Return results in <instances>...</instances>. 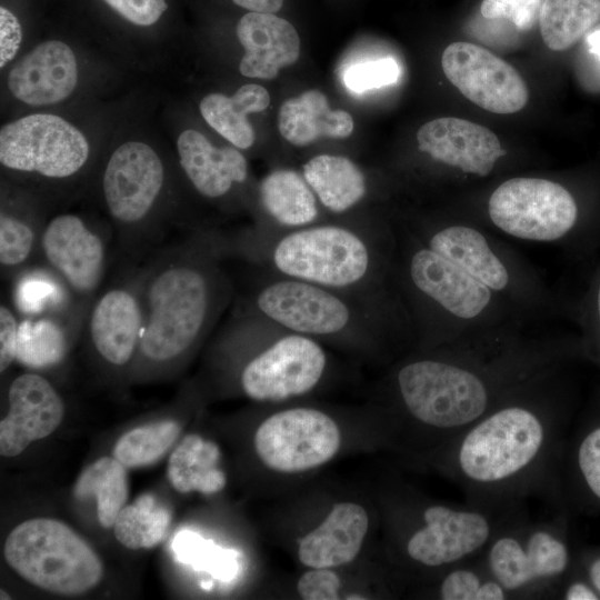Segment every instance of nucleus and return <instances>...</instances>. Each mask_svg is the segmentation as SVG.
Returning <instances> with one entry per match:
<instances>
[{
    "mask_svg": "<svg viewBox=\"0 0 600 600\" xmlns=\"http://www.w3.org/2000/svg\"><path fill=\"white\" fill-rule=\"evenodd\" d=\"M539 326H497L401 356L381 387L397 446L423 460L523 386L560 370L570 344Z\"/></svg>",
    "mask_w": 600,
    "mask_h": 600,
    "instance_id": "obj_1",
    "label": "nucleus"
},
{
    "mask_svg": "<svg viewBox=\"0 0 600 600\" xmlns=\"http://www.w3.org/2000/svg\"><path fill=\"white\" fill-rule=\"evenodd\" d=\"M560 370L520 388L422 461L472 504L509 509L559 496L564 394Z\"/></svg>",
    "mask_w": 600,
    "mask_h": 600,
    "instance_id": "obj_2",
    "label": "nucleus"
},
{
    "mask_svg": "<svg viewBox=\"0 0 600 600\" xmlns=\"http://www.w3.org/2000/svg\"><path fill=\"white\" fill-rule=\"evenodd\" d=\"M224 233L199 231L138 271L143 324L137 359L164 367L192 353L236 298Z\"/></svg>",
    "mask_w": 600,
    "mask_h": 600,
    "instance_id": "obj_3",
    "label": "nucleus"
},
{
    "mask_svg": "<svg viewBox=\"0 0 600 600\" xmlns=\"http://www.w3.org/2000/svg\"><path fill=\"white\" fill-rule=\"evenodd\" d=\"M247 264V263H246ZM234 307L321 343L389 359L413 349L409 313L399 292L344 291L248 264Z\"/></svg>",
    "mask_w": 600,
    "mask_h": 600,
    "instance_id": "obj_4",
    "label": "nucleus"
},
{
    "mask_svg": "<svg viewBox=\"0 0 600 600\" xmlns=\"http://www.w3.org/2000/svg\"><path fill=\"white\" fill-rule=\"evenodd\" d=\"M231 260L310 283L366 292H399L396 238L389 222H318L263 232L227 234Z\"/></svg>",
    "mask_w": 600,
    "mask_h": 600,
    "instance_id": "obj_5",
    "label": "nucleus"
},
{
    "mask_svg": "<svg viewBox=\"0 0 600 600\" xmlns=\"http://www.w3.org/2000/svg\"><path fill=\"white\" fill-rule=\"evenodd\" d=\"M392 226L394 277L410 317L413 349L433 348L497 326L534 324L402 224Z\"/></svg>",
    "mask_w": 600,
    "mask_h": 600,
    "instance_id": "obj_6",
    "label": "nucleus"
},
{
    "mask_svg": "<svg viewBox=\"0 0 600 600\" xmlns=\"http://www.w3.org/2000/svg\"><path fill=\"white\" fill-rule=\"evenodd\" d=\"M402 226L490 289L526 321L543 324L560 312L559 300L534 267L488 229L460 217L418 218Z\"/></svg>",
    "mask_w": 600,
    "mask_h": 600,
    "instance_id": "obj_7",
    "label": "nucleus"
},
{
    "mask_svg": "<svg viewBox=\"0 0 600 600\" xmlns=\"http://www.w3.org/2000/svg\"><path fill=\"white\" fill-rule=\"evenodd\" d=\"M217 346L242 357L237 383L258 402H283L316 390L326 379L324 344L233 308Z\"/></svg>",
    "mask_w": 600,
    "mask_h": 600,
    "instance_id": "obj_8",
    "label": "nucleus"
},
{
    "mask_svg": "<svg viewBox=\"0 0 600 600\" xmlns=\"http://www.w3.org/2000/svg\"><path fill=\"white\" fill-rule=\"evenodd\" d=\"M524 510L396 496L389 503L392 544L401 563L426 580L479 557L497 530Z\"/></svg>",
    "mask_w": 600,
    "mask_h": 600,
    "instance_id": "obj_9",
    "label": "nucleus"
},
{
    "mask_svg": "<svg viewBox=\"0 0 600 600\" xmlns=\"http://www.w3.org/2000/svg\"><path fill=\"white\" fill-rule=\"evenodd\" d=\"M479 557L512 600L554 599L572 563L562 518L531 520L527 510L499 528Z\"/></svg>",
    "mask_w": 600,
    "mask_h": 600,
    "instance_id": "obj_10",
    "label": "nucleus"
},
{
    "mask_svg": "<svg viewBox=\"0 0 600 600\" xmlns=\"http://www.w3.org/2000/svg\"><path fill=\"white\" fill-rule=\"evenodd\" d=\"M3 556L23 580L56 594L84 593L103 577L102 562L89 543L52 518H33L14 527Z\"/></svg>",
    "mask_w": 600,
    "mask_h": 600,
    "instance_id": "obj_11",
    "label": "nucleus"
},
{
    "mask_svg": "<svg viewBox=\"0 0 600 600\" xmlns=\"http://www.w3.org/2000/svg\"><path fill=\"white\" fill-rule=\"evenodd\" d=\"M579 217L578 202L562 182L519 176L501 181L484 199L482 213L466 220L518 240L560 244L571 238Z\"/></svg>",
    "mask_w": 600,
    "mask_h": 600,
    "instance_id": "obj_12",
    "label": "nucleus"
},
{
    "mask_svg": "<svg viewBox=\"0 0 600 600\" xmlns=\"http://www.w3.org/2000/svg\"><path fill=\"white\" fill-rule=\"evenodd\" d=\"M164 180L162 160L143 142L128 141L110 156L102 172V197L127 251L154 241L149 222Z\"/></svg>",
    "mask_w": 600,
    "mask_h": 600,
    "instance_id": "obj_13",
    "label": "nucleus"
},
{
    "mask_svg": "<svg viewBox=\"0 0 600 600\" xmlns=\"http://www.w3.org/2000/svg\"><path fill=\"white\" fill-rule=\"evenodd\" d=\"M89 151L82 132L54 114H30L0 130V162L12 171L67 179L86 166Z\"/></svg>",
    "mask_w": 600,
    "mask_h": 600,
    "instance_id": "obj_14",
    "label": "nucleus"
},
{
    "mask_svg": "<svg viewBox=\"0 0 600 600\" xmlns=\"http://www.w3.org/2000/svg\"><path fill=\"white\" fill-rule=\"evenodd\" d=\"M338 423L324 411L293 407L266 418L256 430L254 450L261 462L281 473H299L329 462L341 447Z\"/></svg>",
    "mask_w": 600,
    "mask_h": 600,
    "instance_id": "obj_15",
    "label": "nucleus"
},
{
    "mask_svg": "<svg viewBox=\"0 0 600 600\" xmlns=\"http://www.w3.org/2000/svg\"><path fill=\"white\" fill-rule=\"evenodd\" d=\"M39 253L87 314L107 270L104 237L77 214H58L44 224Z\"/></svg>",
    "mask_w": 600,
    "mask_h": 600,
    "instance_id": "obj_16",
    "label": "nucleus"
},
{
    "mask_svg": "<svg viewBox=\"0 0 600 600\" xmlns=\"http://www.w3.org/2000/svg\"><path fill=\"white\" fill-rule=\"evenodd\" d=\"M448 80L471 102L499 114L520 111L529 100L520 73L489 50L471 42L449 44L441 58Z\"/></svg>",
    "mask_w": 600,
    "mask_h": 600,
    "instance_id": "obj_17",
    "label": "nucleus"
},
{
    "mask_svg": "<svg viewBox=\"0 0 600 600\" xmlns=\"http://www.w3.org/2000/svg\"><path fill=\"white\" fill-rule=\"evenodd\" d=\"M142 324L138 274L134 273L93 299L83 329L102 362L123 368L138 357Z\"/></svg>",
    "mask_w": 600,
    "mask_h": 600,
    "instance_id": "obj_18",
    "label": "nucleus"
},
{
    "mask_svg": "<svg viewBox=\"0 0 600 600\" xmlns=\"http://www.w3.org/2000/svg\"><path fill=\"white\" fill-rule=\"evenodd\" d=\"M64 402L43 376L26 372L8 388V412L0 421V453L11 458L54 432L63 420Z\"/></svg>",
    "mask_w": 600,
    "mask_h": 600,
    "instance_id": "obj_19",
    "label": "nucleus"
},
{
    "mask_svg": "<svg viewBox=\"0 0 600 600\" xmlns=\"http://www.w3.org/2000/svg\"><path fill=\"white\" fill-rule=\"evenodd\" d=\"M418 148L433 161L467 177L488 178L506 154L488 128L466 119L444 117L417 132Z\"/></svg>",
    "mask_w": 600,
    "mask_h": 600,
    "instance_id": "obj_20",
    "label": "nucleus"
},
{
    "mask_svg": "<svg viewBox=\"0 0 600 600\" xmlns=\"http://www.w3.org/2000/svg\"><path fill=\"white\" fill-rule=\"evenodd\" d=\"M7 82L12 96L27 104L60 102L72 93L78 82L74 53L62 41H44L11 68Z\"/></svg>",
    "mask_w": 600,
    "mask_h": 600,
    "instance_id": "obj_21",
    "label": "nucleus"
},
{
    "mask_svg": "<svg viewBox=\"0 0 600 600\" xmlns=\"http://www.w3.org/2000/svg\"><path fill=\"white\" fill-rule=\"evenodd\" d=\"M236 33L244 49L239 70L242 76L270 80L300 56L294 27L274 13L250 11L237 23Z\"/></svg>",
    "mask_w": 600,
    "mask_h": 600,
    "instance_id": "obj_22",
    "label": "nucleus"
},
{
    "mask_svg": "<svg viewBox=\"0 0 600 600\" xmlns=\"http://www.w3.org/2000/svg\"><path fill=\"white\" fill-rule=\"evenodd\" d=\"M370 528L368 511L344 501L332 507L324 520L298 543V558L308 568H338L356 559Z\"/></svg>",
    "mask_w": 600,
    "mask_h": 600,
    "instance_id": "obj_23",
    "label": "nucleus"
},
{
    "mask_svg": "<svg viewBox=\"0 0 600 600\" xmlns=\"http://www.w3.org/2000/svg\"><path fill=\"white\" fill-rule=\"evenodd\" d=\"M177 149L184 174L204 198L220 199L248 179L247 160L240 151L232 147L217 148L197 130L182 131Z\"/></svg>",
    "mask_w": 600,
    "mask_h": 600,
    "instance_id": "obj_24",
    "label": "nucleus"
},
{
    "mask_svg": "<svg viewBox=\"0 0 600 600\" xmlns=\"http://www.w3.org/2000/svg\"><path fill=\"white\" fill-rule=\"evenodd\" d=\"M258 196L267 222L256 230L280 232L320 222V202L303 174L294 170L268 173L259 184Z\"/></svg>",
    "mask_w": 600,
    "mask_h": 600,
    "instance_id": "obj_25",
    "label": "nucleus"
},
{
    "mask_svg": "<svg viewBox=\"0 0 600 600\" xmlns=\"http://www.w3.org/2000/svg\"><path fill=\"white\" fill-rule=\"evenodd\" d=\"M353 119L344 110H332L327 97L312 89L286 100L278 113L281 136L291 144L302 147L326 137L341 139L353 131Z\"/></svg>",
    "mask_w": 600,
    "mask_h": 600,
    "instance_id": "obj_26",
    "label": "nucleus"
},
{
    "mask_svg": "<svg viewBox=\"0 0 600 600\" xmlns=\"http://www.w3.org/2000/svg\"><path fill=\"white\" fill-rule=\"evenodd\" d=\"M302 174L320 204L334 216L353 210L368 192L363 171L347 157L316 156L303 164Z\"/></svg>",
    "mask_w": 600,
    "mask_h": 600,
    "instance_id": "obj_27",
    "label": "nucleus"
},
{
    "mask_svg": "<svg viewBox=\"0 0 600 600\" xmlns=\"http://www.w3.org/2000/svg\"><path fill=\"white\" fill-rule=\"evenodd\" d=\"M270 94L256 83L240 87L232 97L222 93L206 96L200 104V113L207 123L239 149H249L254 142V131L247 119L249 113L268 108Z\"/></svg>",
    "mask_w": 600,
    "mask_h": 600,
    "instance_id": "obj_28",
    "label": "nucleus"
},
{
    "mask_svg": "<svg viewBox=\"0 0 600 600\" xmlns=\"http://www.w3.org/2000/svg\"><path fill=\"white\" fill-rule=\"evenodd\" d=\"M219 458L220 450L214 442L198 434H188L169 457L167 478L180 493H217L227 483L224 472L217 468Z\"/></svg>",
    "mask_w": 600,
    "mask_h": 600,
    "instance_id": "obj_29",
    "label": "nucleus"
},
{
    "mask_svg": "<svg viewBox=\"0 0 600 600\" xmlns=\"http://www.w3.org/2000/svg\"><path fill=\"white\" fill-rule=\"evenodd\" d=\"M128 493L127 468L113 456L101 457L87 466L73 488L77 499H96L97 518L106 529L113 527L119 512L126 506Z\"/></svg>",
    "mask_w": 600,
    "mask_h": 600,
    "instance_id": "obj_30",
    "label": "nucleus"
},
{
    "mask_svg": "<svg viewBox=\"0 0 600 600\" xmlns=\"http://www.w3.org/2000/svg\"><path fill=\"white\" fill-rule=\"evenodd\" d=\"M424 581L427 596L440 600H512L480 557L453 564Z\"/></svg>",
    "mask_w": 600,
    "mask_h": 600,
    "instance_id": "obj_31",
    "label": "nucleus"
},
{
    "mask_svg": "<svg viewBox=\"0 0 600 600\" xmlns=\"http://www.w3.org/2000/svg\"><path fill=\"white\" fill-rule=\"evenodd\" d=\"M599 20L600 0H544L539 26L544 44L564 51Z\"/></svg>",
    "mask_w": 600,
    "mask_h": 600,
    "instance_id": "obj_32",
    "label": "nucleus"
},
{
    "mask_svg": "<svg viewBox=\"0 0 600 600\" xmlns=\"http://www.w3.org/2000/svg\"><path fill=\"white\" fill-rule=\"evenodd\" d=\"M170 511L157 498L144 493L124 506L113 523V534L123 547L138 550L159 544L167 536Z\"/></svg>",
    "mask_w": 600,
    "mask_h": 600,
    "instance_id": "obj_33",
    "label": "nucleus"
},
{
    "mask_svg": "<svg viewBox=\"0 0 600 600\" xmlns=\"http://www.w3.org/2000/svg\"><path fill=\"white\" fill-rule=\"evenodd\" d=\"M180 431L172 419L133 428L117 440L112 456L127 469L152 464L173 446Z\"/></svg>",
    "mask_w": 600,
    "mask_h": 600,
    "instance_id": "obj_34",
    "label": "nucleus"
},
{
    "mask_svg": "<svg viewBox=\"0 0 600 600\" xmlns=\"http://www.w3.org/2000/svg\"><path fill=\"white\" fill-rule=\"evenodd\" d=\"M569 462L577 482L600 503V424L590 428L580 437Z\"/></svg>",
    "mask_w": 600,
    "mask_h": 600,
    "instance_id": "obj_35",
    "label": "nucleus"
},
{
    "mask_svg": "<svg viewBox=\"0 0 600 600\" xmlns=\"http://www.w3.org/2000/svg\"><path fill=\"white\" fill-rule=\"evenodd\" d=\"M400 76V68L392 58L368 60L350 66L343 76L347 88L354 92L384 87L394 83Z\"/></svg>",
    "mask_w": 600,
    "mask_h": 600,
    "instance_id": "obj_36",
    "label": "nucleus"
},
{
    "mask_svg": "<svg viewBox=\"0 0 600 600\" xmlns=\"http://www.w3.org/2000/svg\"><path fill=\"white\" fill-rule=\"evenodd\" d=\"M544 0H483L480 12L488 20L506 19L519 31H529L539 22Z\"/></svg>",
    "mask_w": 600,
    "mask_h": 600,
    "instance_id": "obj_37",
    "label": "nucleus"
},
{
    "mask_svg": "<svg viewBox=\"0 0 600 600\" xmlns=\"http://www.w3.org/2000/svg\"><path fill=\"white\" fill-rule=\"evenodd\" d=\"M341 579L332 568H310L298 580L297 591L304 600L339 599Z\"/></svg>",
    "mask_w": 600,
    "mask_h": 600,
    "instance_id": "obj_38",
    "label": "nucleus"
},
{
    "mask_svg": "<svg viewBox=\"0 0 600 600\" xmlns=\"http://www.w3.org/2000/svg\"><path fill=\"white\" fill-rule=\"evenodd\" d=\"M122 18L137 26L156 23L167 10L166 0H103Z\"/></svg>",
    "mask_w": 600,
    "mask_h": 600,
    "instance_id": "obj_39",
    "label": "nucleus"
},
{
    "mask_svg": "<svg viewBox=\"0 0 600 600\" xmlns=\"http://www.w3.org/2000/svg\"><path fill=\"white\" fill-rule=\"evenodd\" d=\"M20 322L14 311L7 304L0 306V371L3 373L17 359L19 350Z\"/></svg>",
    "mask_w": 600,
    "mask_h": 600,
    "instance_id": "obj_40",
    "label": "nucleus"
},
{
    "mask_svg": "<svg viewBox=\"0 0 600 600\" xmlns=\"http://www.w3.org/2000/svg\"><path fill=\"white\" fill-rule=\"evenodd\" d=\"M22 40L21 26L18 18L6 7L0 8V67L12 60Z\"/></svg>",
    "mask_w": 600,
    "mask_h": 600,
    "instance_id": "obj_41",
    "label": "nucleus"
},
{
    "mask_svg": "<svg viewBox=\"0 0 600 600\" xmlns=\"http://www.w3.org/2000/svg\"><path fill=\"white\" fill-rule=\"evenodd\" d=\"M571 571V570H570ZM570 571L562 579L557 588L554 599L563 600H598L600 594L592 586L588 576L584 579L572 578Z\"/></svg>",
    "mask_w": 600,
    "mask_h": 600,
    "instance_id": "obj_42",
    "label": "nucleus"
},
{
    "mask_svg": "<svg viewBox=\"0 0 600 600\" xmlns=\"http://www.w3.org/2000/svg\"><path fill=\"white\" fill-rule=\"evenodd\" d=\"M237 6L253 12L274 13L282 7L283 0H232Z\"/></svg>",
    "mask_w": 600,
    "mask_h": 600,
    "instance_id": "obj_43",
    "label": "nucleus"
},
{
    "mask_svg": "<svg viewBox=\"0 0 600 600\" xmlns=\"http://www.w3.org/2000/svg\"><path fill=\"white\" fill-rule=\"evenodd\" d=\"M584 572L600 594V553L593 556L587 561Z\"/></svg>",
    "mask_w": 600,
    "mask_h": 600,
    "instance_id": "obj_44",
    "label": "nucleus"
},
{
    "mask_svg": "<svg viewBox=\"0 0 600 600\" xmlns=\"http://www.w3.org/2000/svg\"><path fill=\"white\" fill-rule=\"evenodd\" d=\"M593 318L596 320V329L600 338V281L597 284L593 294Z\"/></svg>",
    "mask_w": 600,
    "mask_h": 600,
    "instance_id": "obj_45",
    "label": "nucleus"
},
{
    "mask_svg": "<svg viewBox=\"0 0 600 600\" xmlns=\"http://www.w3.org/2000/svg\"><path fill=\"white\" fill-rule=\"evenodd\" d=\"M587 42L590 51L593 52L600 60V29L588 34Z\"/></svg>",
    "mask_w": 600,
    "mask_h": 600,
    "instance_id": "obj_46",
    "label": "nucleus"
},
{
    "mask_svg": "<svg viewBox=\"0 0 600 600\" xmlns=\"http://www.w3.org/2000/svg\"><path fill=\"white\" fill-rule=\"evenodd\" d=\"M11 597L8 596L7 592L3 591V589H1V596H0V599L3 600V599H10Z\"/></svg>",
    "mask_w": 600,
    "mask_h": 600,
    "instance_id": "obj_47",
    "label": "nucleus"
}]
</instances>
